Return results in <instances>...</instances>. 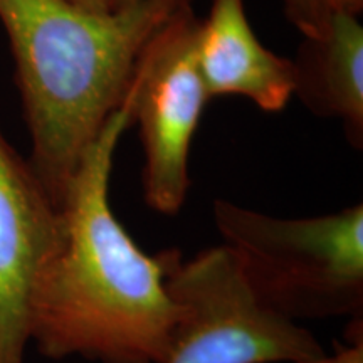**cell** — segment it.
I'll list each match as a JSON object with an SVG mask.
<instances>
[{
	"mask_svg": "<svg viewBox=\"0 0 363 363\" xmlns=\"http://www.w3.org/2000/svg\"><path fill=\"white\" fill-rule=\"evenodd\" d=\"M133 125L128 88L76 167L59 212L61 233L30 298L29 337L40 355L94 363H165L182 310L167 276L177 249L142 251L110 203L121 135Z\"/></svg>",
	"mask_w": 363,
	"mask_h": 363,
	"instance_id": "obj_1",
	"label": "cell"
},
{
	"mask_svg": "<svg viewBox=\"0 0 363 363\" xmlns=\"http://www.w3.org/2000/svg\"><path fill=\"white\" fill-rule=\"evenodd\" d=\"M195 0H136L113 13L69 0H0L16 62L29 163L59 207L76 167L125 103L150 40Z\"/></svg>",
	"mask_w": 363,
	"mask_h": 363,
	"instance_id": "obj_2",
	"label": "cell"
},
{
	"mask_svg": "<svg viewBox=\"0 0 363 363\" xmlns=\"http://www.w3.org/2000/svg\"><path fill=\"white\" fill-rule=\"evenodd\" d=\"M214 222L254 296L298 323L363 313V206L279 219L214 202Z\"/></svg>",
	"mask_w": 363,
	"mask_h": 363,
	"instance_id": "obj_3",
	"label": "cell"
},
{
	"mask_svg": "<svg viewBox=\"0 0 363 363\" xmlns=\"http://www.w3.org/2000/svg\"><path fill=\"white\" fill-rule=\"evenodd\" d=\"M199 26L194 6L175 13L145 48L130 84L143 199L162 216H177L187 201L190 147L212 99L195 56Z\"/></svg>",
	"mask_w": 363,
	"mask_h": 363,
	"instance_id": "obj_4",
	"label": "cell"
},
{
	"mask_svg": "<svg viewBox=\"0 0 363 363\" xmlns=\"http://www.w3.org/2000/svg\"><path fill=\"white\" fill-rule=\"evenodd\" d=\"M59 233V207L0 131V363H24L34 284Z\"/></svg>",
	"mask_w": 363,
	"mask_h": 363,
	"instance_id": "obj_5",
	"label": "cell"
},
{
	"mask_svg": "<svg viewBox=\"0 0 363 363\" xmlns=\"http://www.w3.org/2000/svg\"><path fill=\"white\" fill-rule=\"evenodd\" d=\"M195 56L211 98H246L266 113L283 111L293 98V61L261 44L244 0H212L199 26Z\"/></svg>",
	"mask_w": 363,
	"mask_h": 363,
	"instance_id": "obj_6",
	"label": "cell"
},
{
	"mask_svg": "<svg viewBox=\"0 0 363 363\" xmlns=\"http://www.w3.org/2000/svg\"><path fill=\"white\" fill-rule=\"evenodd\" d=\"M294 66V94L315 115L343 125L353 148L363 147V27L340 13L325 34L303 38Z\"/></svg>",
	"mask_w": 363,
	"mask_h": 363,
	"instance_id": "obj_7",
	"label": "cell"
},
{
	"mask_svg": "<svg viewBox=\"0 0 363 363\" xmlns=\"http://www.w3.org/2000/svg\"><path fill=\"white\" fill-rule=\"evenodd\" d=\"M288 21L303 38L325 34L331 21L340 13L360 16L363 0H283Z\"/></svg>",
	"mask_w": 363,
	"mask_h": 363,
	"instance_id": "obj_8",
	"label": "cell"
},
{
	"mask_svg": "<svg viewBox=\"0 0 363 363\" xmlns=\"http://www.w3.org/2000/svg\"><path fill=\"white\" fill-rule=\"evenodd\" d=\"M353 333L347 338V345H337L333 355H325L313 360L296 363H363V338H362V318L353 320Z\"/></svg>",
	"mask_w": 363,
	"mask_h": 363,
	"instance_id": "obj_9",
	"label": "cell"
},
{
	"mask_svg": "<svg viewBox=\"0 0 363 363\" xmlns=\"http://www.w3.org/2000/svg\"><path fill=\"white\" fill-rule=\"evenodd\" d=\"M69 2L84 9V11L96 13H113L131 6L126 0H69Z\"/></svg>",
	"mask_w": 363,
	"mask_h": 363,
	"instance_id": "obj_10",
	"label": "cell"
},
{
	"mask_svg": "<svg viewBox=\"0 0 363 363\" xmlns=\"http://www.w3.org/2000/svg\"><path fill=\"white\" fill-rule=\"evenodd\" d=\"M126 2H128V4H133V2H136V0H126Z\"/></svg>",
	"mask_w": 363,
	"mask_h": 363,
	"instance_id": "obj_11",
	"label": "cell"
}]
</instances>
